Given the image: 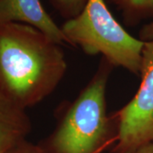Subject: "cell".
I'll return each mask as SVG.
<instances>
[{
  "label": "cell",
  "instance_id": "1",
  "mask_svg": "<svg viewBox=\"0 0 153 153\" xmlns=\"http://www.w3.org/2000/svg\"><path fill=\"white\" fill-rule=\"evenodd\" d=\"M60 45L29 25L0 23V95L26 110L55 90L66 71Z\"/></svg>",
  "mask_w": 153,
  "mask_h": 153
},
{
  "label": "cell",
  "instance_id": "2",
  "mask_svg": "<svg viewBox=\"0 0 153 153\" xmlns=\"http://www.w3.org/2000/svg\"><path fill=\"white\" fill-rule=\"evenodd\" d=\"M111 66L105 59L66 109L54 132L40 145L49 153H101L117 137L115 116L106 110V85Z\"/></svg>",
  "mask_w": 153,
  "mask_h": 153
},
{
  "label": "cell",
  "instance_id": "3",
  "mask_svg": "<svg viewBox=\"0 0 153 153\" xmlns=\"http://www.w3.org/2000/svg\"><path fill=\"white\" fill-rule=\"evenodd\" d=\"M61 30L71 46L81 47L87 55L101 54L111 66L140 75L145 42L121 26L104 0H88L81 14L67 20Z\"/></svg>",
  "mask_w": 153,
  "mask_h": 153
},
{
  "label": "cell",
  "instance_id": "4",
  "mask_svg": "<svg viewBox=\"0 0 153 153\" xmlns=\"http://www.w3.org/2000/svg\"><path fill=\"white\" fill-rule=\"evenodd\" d=\"M141 82L132 100L114 115L117 137L113 153H130L153 142V39L143 48Z\"/></svg>",
  "mask_w": 153,
  "mask_h": 153
},
{
  "label": "cell",
  "instance_id": "5",
  "mask_svg": "<svg viewBox=\"0 0 153 153\" xmlns=\"http://www.w3.org/2000/svg\"><path fill=\"white\" fill-rule=\"evenodd\" d=\"M7 22L29 25L44 33L55 44L71 45L40 0H0V23Z\"/></svg>",
  "mask_w": 153,
  "mask_h": 153
},
{
  "label": "cell",
  "instance_id": "6",
  "mask_svg": "<svg viewBox=\"0 0 153 153\" xmlns=\"http://www.w3.org/2000/svg\"><path fill=\"white\" fill-rule=\"evenodd\" d=\"M32 130V123L23 110L0 95V153H6L26 140Z\"/></svg>",
  "mask_w": 153,
  "mask_h": 153
},
{
  "label": "cell",
  "instance_id": "7",
  "mask_svg": "<svg viewBox=\"0 0 153 153\" xmlns=\"http://www.w3.org/2000/svg\"><path fill=\"white\" fill-rule=\"evenodd\" d=\"M121 10L127 25L153 18V0H110Z\"/></svg>",
  "mask_w": 153,
  "mask_h": 153
},
{
  "label": "cell",
  "instance_id": "8",
  "mask_svg": "<svg viewBox=\"0 0 153 153\" xmlns=\"http://www.w3.org/2000/svg\"><path fill=\"white\" fill-rule=\"evenodd\" d=\"M55 10L66 21L81 14L88 0H49Z\"/></svg>",
  "mask_w": 153,
  "mask_h": 153
},
{
  "label": "cell",
  "instance_id": "9",
  "mask_svg": "<svg viewBox=\"0 0 153 153\" xmlns=\"http://www.w3.org/2000/svg\"><path fill=\"white\" fill-rule=\"evenodd\" d=\"M6 153H49L40 144L35 145L27 139L16 144Z\"/></svg>",
  "mask_w": 153,
  "mask_h": 153
},
{
  "label": "cell",
  "instance_id": "10",
  "mask_svg": "<svg viewBox=\"0 0 153 153\" xmlns=\"http://www.w3.org/2000/svg\"><path fill=\"white\" fill-rule=\"evenodd\" d=\"M140 39L143 42H147L153 39V22L144 26L140 32Z\"/></svg>",
  "mask_w": 153,
  "mask_h": 153
},
{
  "label": "cell",
  "instance_id": "11",
  "mask_svg": "<svg viewBox=\"0 0 153 153\" xmlns=\"http://www.w3.org/2000/svg\"><path fill=\"white\" fill-rule=\"evenodd\" d=\"M130 153H153V142L144 145Z\"/></svg>",
  "mask_w": 153,
  "mask_h": 153
}]
</instances>
